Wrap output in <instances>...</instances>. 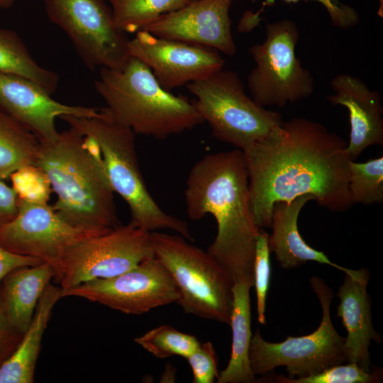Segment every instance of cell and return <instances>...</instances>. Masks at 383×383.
<instances>
[{"mask_svg":"<svg viewBox=\"0 0 383 383\" xmlns=\"http://www.w3.org/2000/svg\"><path fill=\"white\" fill-rule=\"evenodd\" d=\"M347 143L323 124L294 117L242 150L256 226L270 227L274 204L304 195L333 212L350 209Z\"/></svg>","mask_w":383,"mask_h":383,"instance_id":"obj_1","label":"cell"},{"mask_svg":"<svg viewBox=\"0 0 383 383\" xmlns=\"http://www.w3.org/2000/svg\"><path fill=\"white\" fill-rule=\"evenodd\" d=\"M184 199L188 217L207 214L217 223V234L207 252L227 271L233 284L254 282V260L259 228L254 221L248 176L243 151L209 154L189 174Z\"/></svg>","mask_w":383,"mask_h":383,"instance_id":"obj_2","label":"cell"},{"mask_svg":"<svg viewBox=\"0 0 383 383\" xmlns=\"http://www.w3.org/2000/svg\"><path fill=\"white\" fill-rule=\"evenodd\" d=\"M33 165L57 194L53 209L71 226L95 236L121 225L114 192L91 140L69 126L56 140L39 142Z\"/></svg>","mask_w":383,"mask_h":383,"instance_id":"obj_3","label":"cell"},{"mask_svg":"<svg viewBox=\"0 0 383 383\" xmlns=\"http://www.w3.org/2000/svg\"><path fill=\"white\" fill-rule=\"evenodd\" d=\"M94 87L111 115L135 134L164 139L204 123L193 102L162 87L135 57L120 70L100 68Z\"/></svg>","mask_w":383,"mask_h":383,"instance_id":"obj_4","label":"cell"},{"mask_svg":"<svg viewBox=\"0 0 383 383\" xmlns=\"http://www.w3.org/2000/svg\"><path fill=\"white\" fill-rule=\"evenodd\" d=\"M60 118L96 145L114 192L127 203L135 226L148 232L167 229L193 240L187 223L165 212L150 194L138 164L135 133L116 121L106 108L90 117Z\"/></svg>","mask_w":383,"mask_h":383,"instance_id":"obj_5","label":"cell"},{"mask_svg":"<svg viewBox=\"0 0 383 383\" xmlns=\"http://www.w3.org/2000/svg\"><path fill=\"white\" fill-rule=\"evenodd\" d=\"M154 256L171 274L177 287V303L187 313L230 323L233 282L227 271L206 251L180 235L150 232Z\"/></svg>","mask_w":383,"mask_h":383,"instance_id":"obj_6","label":"cell"},{"mask_svg":"<svg viewBox=\"0 0 383 383\" xmlns=\"http://www.w3.org/2000/svg\"><path fill=\"white\" fill-rule=\"evenodd\" d=\"M194 104L213 135L244 150L265 138L282 122V115L257 104L245 92L239 75L223 68L188 83Z\"/></svg>","mask_w":383,"mask_h":383,"instance_id":"obj_7","label":"cell"},{"mask_svg":"<svg viewBox=\"0 0 383 383\" xmlns=\"http://www.w3.org/2000/svg\"><path fill=\"white\" fill-rule=\"evenodd\" d=\"M310 283L322 308L319 326L309 335L288 336L280 343L267 342L257 329L252 335L248 353L254 375L265 374L277 367L285 366L289 378H298L346 362L345 338L338 333L331 318L333 291L319 277H311Z\"/></svg>","mask_w":383,"mask_h":383,"instance_id":"obj_8","label":"cell"},{"mask_svg":"<svg viewBox=\"0 0 383 383\" xmlns=\"http://www.w3.org/2000/svg\"><path fill=\"white\" fill-rule=\"evenodd\" d=\"M299 36L295 22L285 18L268 23L265 40L249 48L256 65L248 87L260 106L282 108L313 94V77L296 55Z\"/></svg>","mask_w":383,"mask_h":383,"instance_id":"obj_9","label":"cell"},{"mask_svg":"<svg viewBox=\"0 0 383 383\" xmlns=\"http://www.w3.org/2000/svg\"><path fill=\"white\" fill-rule=\"evenodd\" d=\"M51 22L70 38L85 66L122 69L131 55L126 33L105 0H42Z\"/></svg>","mask_w":383,"mask_h":383,"instance_id":"obj_10","label":"cell"},{"mask_svg":"<svg viewBox=\"0 0 383 383\" xmlns=\"http://www.w3.org/2000/svg\"><path fill=\"white\" fill-rule=\"evenodd\" d=\"M154 257L150 232L132 222L99 235L82 238L66 252L60 284L65 289L121 274Z\"/></svg>","mask_w":383,"mask_h":383,"instance_id":"obj_11","label":"cell"},{"mask_svg":"<svg viewBox=\"0 0 383 383\" xmlns=\"http://www.w3.org/2000/svg\"><path fill=\"white\" fill-rule=\"evenodd\" d=\"M62 296L81 297L123 313L139 315L177 303L179 293L168 270L154 256L117 276L62 289Z\"/></svg>","mask_w":383,"mask_h":383,"instance_id":"obj_12","label":"cell"},{"mask_svg":"<svg viewBox=\"0 0 383 383\" xmlns=\"http://www.w3.org/2000/svg\"><path fill=\"white\" fill-rule=\"evenodd\" d=\"M86 237L89 235L65 222L48 203L20 199L16 215L0 227L2 247L50 265L57 282L62 277L66 252Z\"/></svg>","mask_w":383,"mask_h":383,"instance_id":"obj_13","label":"cell"},{"mask_svg":"<svg viewBox=\"0 0 383 383\" xmlns=\"http://www.w3.org/2000/svg\"><path fill=\"white\" fill-rule=\"evenodd\" d=\"M128 51L131 56L145 63L160 86L168 91L203 79L225 65L215 48L160 38L145 30L129 40Z\"/></svg>","mask_w":383,"mask_h":383,"instance_id":"obj_14","label":"cell"},{"mask_svg":"<svg viewBox=\"0 0 383 383\" xmlns=\"http://www.w3.org/2000/svg\"><path fill=\"white\" fill-rule=\"evenodd\" d=\"M233 1H190L160 16L143 30L160 38L208 46L233 56L237 51L229 16Z\"/></svg>","mask_w":383,"mask_h":383,"instance_id":"obj_15","label":"cell"},{"mask_svg":"<svg viewBox=\"0 0 383 383\" xmlns=\"http://www.w3.org/2000/svg\"><path fill=\"white\" fill-rule=\"evenodd\" d=\"M32 80L0 71V111L26 128L40 143L56 140L55 121L63 116L90 117L99 109L60 103Z\"/></svg>","mask_w":383,"mask_h":383,"instance_id":"obj_16","label":"cell"},{"mask_svg":"<svg viewBox=\"0 0 383 383\" xmlns=\"http://www.w3.org/2000/svg\"><path fill=\"white\" fill-rule=\"evenodd\" d=\"M334 94L327 97L333 105L345 107L350 132L345 152L355 161L368 147L383 145V107L381 95L359 78L340 74L331 81Z\"/></svg>","mask_w":383,"mask_h":383,"instance_id":"obj_17","label":"cell"},{"mask_svg":"<svg viewBox=\"0 0 383 383\" xmlns=\"http://www.w3.org/2000/svg\"><path fill=\"white\" fill-rule=\"evenodd\" d=\"M337 296L340 299L337 316L347 331L344 342L346 362L357 364L367 372L372 366L369 347L371 340L378 341L379 335L373 329L370 300L367 292L369 272L362 268L348 269Z\"/></svg>","mask_w":383,"mask_h":383,"instance_id":"obj_18","label":"cell"},{"mask_svg":"<svg viewBox=\"0 0 383 383\" xmlns=\"http://www.w3.org/2000/svg\"><path fill=\"white\" fill-rule=\"evenodd\" d=\"M311 200H314L312 196L304 195L290 202L274 204L270 223L272 232L268 237L270 251L274 253L277 261L284 269L313 261L345 272L348 268L331 262L324 252L308 245L299 233L297 225L299 213Z\"/></svg>","mask_w":383,"mask_h":383,"instance_id":"obj_19","label":"cell"},{"mask_svg":"<svg viewBox=\"0 0 383 383\" xmlns=\"http://www.w3.org/2000/svg\"><path fill=\"white\" fill-rule=\"evenodd\" d=\"M61 298V287L49 283L38 301L28 328L14 351L0 367V383L34 382L42 338L54 306Z\"/></svg>","mask_w":383,"mask_h":383,"instance_id":"obj_20","label":"cell"},{"mask_svg":"<svg viewBox=\"0 0 383 383\" xmlns=\"http://www.w3.org/2000/svg\"><path fill=\"white\" fill-rule=\"evenodd\" d=\"M55 274L43 262L9 272L3 279L0 293L11 323L23 333L33 318L38 301Z\"/></svg>","mask_w":383,"mask_h":383,"instance_id":"obj_21","label":"cell"},{"mask_svg":"<svg viewBox=\"0 0 383 383\" xmlns=\"http://www.w3.org/2000/svg\"><path fill=\"white\" fill-rule=\"evenodd\" d=\"M254 282L242 279L233 287V304L230 323L232 345L227 367L218 373V383H251L255 380L249 362L252 338L250 291Z\"/></svg>","mask_w":383,"mask_h":383,"instance_id":"obj_22","label":"cell"},{"mask_svg":"<svg viewBox=\"0 0 383 383\" xmlns=\"http://www.w3.org/2000/svg\"><path fill=\"white\" fill-rule=\"evenodd\" d=\"M0 71L26 77L50 95L59 84L57 74L40 65L20 35L10 29L0 28Z\"/></svg>","mask_w":383,"mask_h":383,"instance_id":"obj_23","label":"cell"},{"mask_svg":"<svg viewBox=\"0 0 383 383\" xmlns=\"http://www.w3.org/2000/svg\"><path fill=\"white\" fill-rule=\"evenodd\" d=\"M38 145V138L28 128L0 111V180L33 165Z\"/></svg>","mask_w":383,"mask_h":383,"instance_id":"obj_24","label":"cell"},{"mask_svg":"<svg viewBox=\"0 0 383 383\" xmlns=\"http://www.w3.org/2000/svg\"><path fill=\"white\" fill-rule=\"evenodd\" d=\"M117 27L127 33H136L160 16L179 9L189 0H107Z\"/></svg>","mask_w":383,"mask_h":383,"instance_id":"obj_25","label":"cell"},{"mask_svg":"<svg viewBox=\"0 0 383 383\" xmlns=\"http://www.w3.org/2000/svg\"><path fill=\"white\" fill-rule=\"evenodd\" d=\"M348 190L353 204L383 202V156L365 162L349 161Z\"/></svg>","mask_w":383,"mask_h":383,"instance_id":"obj_26","label":"cell"},{"mask_svg":"<svg viewBox=\"0 0 383 383\" xmlns=\"http://www.w3.org/2000/svg\"><path fill=\"white\" fill-rule=\"evenodd\" d=\"M135 341L160 359L174 355L187 358L200 345L195 336L178 331L168 325L155 328L135 338Z\"/></svg>","mask_w":383,"mask_h":383,"instance_id":"obj_27","label":"cell"},{"mask_svg":"<svg viewBox=\"0 0 383 383\" xmlns=\"http://www.w3.org/2000/svg\"><path fill=\"white\" fill-rule=\"evenodd\" d=\"M287 3H296L299 0H283ZM320 3L326 9L331 23L340 29H348L357 26L360 21L357 12L349 5L338 0H312ZM276 0H265L261 7L255 13L251 11L245 12L240 19L239 30L240 32L251 31L260 21V14L265 7L272 6Z\"/></svg>","mask_w":383,"mask_h":383,"instance_id":"obj_28","label":"cell"},{"mask_svg":"<svg viewBox=\"0 0 383 383\" xmlns=\"http://www.w3.org/2000/svg\"><path fill=\"white\" fill-rule=\"evenodd\" d=\"M379 377L380 372H367L355 363L348 362L306 377L289 378L279 375L275 380L282 383H370L379 380Z\"/></svg>","mask_w":383,"mask_h":383,"instance_id":"obj_29","label":"cell"},{"mask_svg":"<svg viewBox=\"0 0 383 383\" xmlns=\"http://www.w3.org/2000/svg\"><path fill=\"white\" fill-rule=\"evenodd\" d=\"M267 234L263 228L259 230L256 238L254 260V286L257 295V319L265 324L266 299L270 279V260Z\"/></svg>","mask_w":383,"mask_h":383,"instance_id":"obj_30","label":"cell"},{"mask_svg":"<svg viewBox=\"0 0 383 383\" xmlns=\"http://www.w3.org/2000/svg\"><path fill=\"white\" fill-rule=\"evenodd\" d=\"M9 179L18 199L48 203L52 189L45 174L36 166H24L12 173Z\"/></svg>","mask_w":383,"mask_h":383,"instance_id":"obj_31","label":"cell"},{"mask_svg":"<svg viewBox=\"0 0 383 383\" xmlns=\"http://www.w3.org/2000/svg\"><path fill=\"white\" fill-rule=\"evenodd\" d=\"M193 374V383H213L218 377V358L211 342L200 343L187 358Z\"/></svg>","mask_w":383,"mask_h":383,"instance_id":"obj_32","label":"cell"},{"mask_svg":"<svg viewBox=\"0 0 383 383\" xmlns=\"http://www.w3.org/2000/svg\"><path fill=\"white\" fill-rule=\"evenodd\" d=\"M23 334L11 323L0 293V367L14 351Z\"/></svg>","mask_w":383,"mask_h":383,"instance_id":"obj_33","label":"cell"},{"mask_svg":"<svg viewBox=\"0 0 383 383\" xmlns=\"http://www.w3.org/2000/svg\"><path fill=\"white\" fill-rule=\"evenodd\" d=\"M43 263L38 258L12 252L0 245V284L11 271L23 267L35 266Z\"/></svg>","mask_w":383,"mask_h":383,"instance_id":"obj_34","label":"cell"},{"mask_svg":"<svg viewBox=\"0 0 383 383\" xmlns=\"http://www.w3.org/2000/svg\"><path fill=\"white\" fill-rule=\"evenodd\" d=\"M18 198L13 188L0 180V227L18 212Z\"/></svg>","mask_w":383,"mask_h":383,"instance_id":"obj_35","label":"cell"},{"mask_svg":"<svg viewBox=\"0 0 383 383\" xmlns=\"http://www.w3.org/2000/svg\"><path fill=\"white\" fill-rule=\"evenodd\" d=\"M14 3V0H0V9H8Z\"/></svg>","mask_w":383,"mask_h":383,"instance_id":"obj_36","label":"cell"},{"mask_svg":"<svg viewBox=\"0 0 383 383\" xmlns=\"http://www.w3.org/2000/svg\"><path fill=\"white\" fill-rule=\"evenodd\" d=\"M377 15L381 18L383 17V0H379V8L377 11Z\"/></svg>","mask_w":383,"mask_h":383,"instance_id":"obj_37","label":"cell"},{"mask_svg":"<svg viewBox=\"0 0 383 383\" xmlns=\"http://www.w3.org/2000/svg\"><path fill=\"white\" fill-rule=\"evenodd\" d=\"M189 1H197V0H189Z\"/></svg>","mask_w":383,"mask_h":383,"instance_id":"obj_38","label":"cell"}]
</instances>
